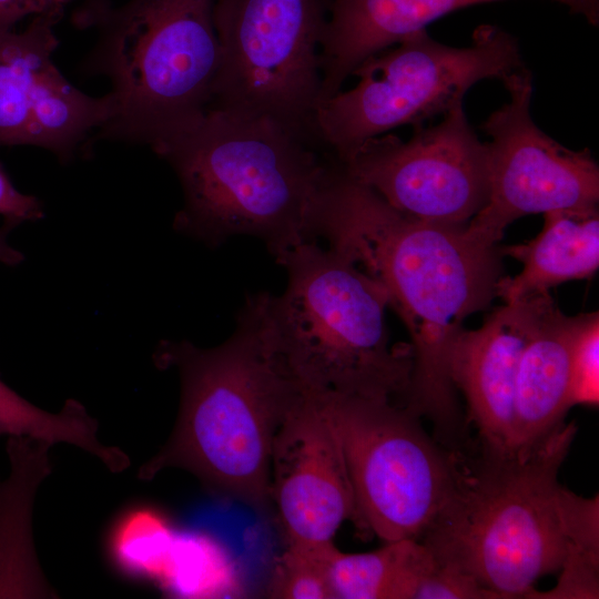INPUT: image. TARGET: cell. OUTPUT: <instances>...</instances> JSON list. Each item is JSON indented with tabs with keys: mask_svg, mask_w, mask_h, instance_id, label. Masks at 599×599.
Masks as SVG:
<instances>
[{
	"mask_svg": "<svg viewBox=\"0 0 599 599\" xmlns=\"http://www.w3.org/2000/svg\"><path fill=\"white\" fill-rule=\"evenodd\" d=\"M407 215L332 161L319 195L314 236L354 261L386 292L413 351L402 406L433 422L439 439L460 428L449 377L451 344L464 321L487 307L500 278V251L466 231Z\"/></svg>",
	"mask_w": 599,
	"mask_h": 599,
	"instance_id": "obj_1",
	"label": "cell"
},
{
	"mask_svg": "<svg viewBox=\"0 0 599 599\" xmlns=\"http://www.w3.org/2000/svg\"><path fill=\"white\" fill-rule=\"evenodd\" d=\"M267 294L247 297L219 346L158 345L155 364L179 370L181 404L170 439L141 467V479L177 467L214 493L265 508L274 438L302 393L277 351Z\"/></svg>",
	"mask_w": 599,
	"mask_h": 599,
	"instance_id": "obj_2",
	"label": "cell"
},
{
	"mask_svg": "<svg viewBox=\"0 0 599 599\" xmlns=\"http://www.w3.org/2000/svg\"><path fill=\"white\" fill-rule=\"evenodd\" d=\"M151 148L174 170L183 206L173 227L210 247L235 235L265 243L280 263L315 241L331 156L268 118L207 109Z\"/></svg>",
	"mask_w": 599,
	"mask_h": 599,
	"instance_id": "obj_3",
	"label": "cell"
},
{
	"mask_svg": "<svg viewBox=\"0 0 599 599\" xmlns=\"http://www.w3.org/2000/svg\"><path fill=\"white\" fill-rule=\"evenodd\" d=\"M576 432L562 422L525 449L481 444L475 459L455 450L453 491L419 541L495 599L531 598L575 540L580 496L558 474Z\"/></svg>",
	"mask_w": 599,
	"mask_h": 599,
	"instance_id": "obj_4",
	"label": "cell"
},
{
	"mask_svg": "<svg viewBox=\"0 0 599 599\" xmlns=\"http://www.w3.org/2000/svg\"><path fill=\"white\" fill-rule=\"evenodd\" d=\"M281 295L267 294L277 351L302 392L336 393L400 405L412 372L410 344L392 345L384 288L348 256L315 241L280 262Z\"/></svg>",
	"mask_w": 599,
	"mask_h": 599,
	"instance_id": "obj_5",
	"label": "cell"
},
{
	"mask_svg": "<svg viewBox=\"0 0 599 599\" xmlns=\"http://www.w3.org/2000/svg\"><path fill=\"white\" fill-rule=\"evenodd\" d=\"M215 0H92L79 14L99 30L85 67L108 77L112 114L99 136L150 146L204 113L220 64Z\"/></svg>",
	"mask_w": 599,
	"mask_h": 599,
	"instance_id": "obj_6",
	"label": "cell"
},
{
	"mask_svg": "<svg viewBox=\"0 0 599 599\" xmlns=\"http://www.w3.org/2000/svg\"><path fill=\"white\" fill-rule=\"evenodd\" d=\"M526 68L518 40L490 24L478 27L471 44L457 48L413 32L359 63L348 91L319 103L315 130L321 146L345 163L368 139L400 125L414 129L444 115L477 82H504Z\"/></svg>",
	"mask_w": 599,
	"mask_h": 599,
	"instance_id": "obj_7",
	"label": "cell"
},
{
	"mask_svg": "<svg viewBox=\"0 0 599 599\" xmlns=\"http://www.w3.org/2000/svg\"><path fill=\"white\" fill-rule=\"evenodd\" d=\"M332 0H215L220 64L207 109L273 120L322 149L319 51Z\"/></svg>",
	"mask_w": 599,
	"mask_h": 599,
	"instance_id": "obj_8",
	"label": "cell"
},
{
	"mask_svg": "<svg viewBox=\"0 0 599 599\" xmlns=\"http://www.w3.org/2000/svg\"><path fill=\"white\" fill-rule=\"evenodd\" d=\"M314 394L339 438L362 532L385 542L419 540L447 502L456 455L405 407L336 393Z\"/></svg>",
	"mask_w": 599,
	"mask_h": 599,
	"instance_id": "obj_9",
	"label": "cell"
},
{
	"mask_svg": "<svg viewBox=\"0 0 599 599\" xmlns=\"http://www.w3.org/2000/svg\"><path fill=\"white\" fill-rule=\"evenodd\" d=\"M502 83L509 101L481 124L490 138L488 200L465 227L486 246H497L505 229L521 216L592 207L599 201V166L590 151L561 145L534 122L530 70Z\"/></svg>",
	"mask_w": 599,
	"mask_h": 599,
	"instance_id": "obj_10",
	"label": "cell"
},
{
	"mask_svg": "<svg viewBox=\"0 0 599 599\" xmlns=\"http://www.w3.org/2000/svg\"><path fill=\"white\" fill-rule=\"evenodd\" d=\"M341 164V163H339ZM356 181L413 217L467 225L489 193V155L469 124L463 103L435 125L368 139L343 164Z\"/></svg>",
	"mask_w": 599,
	"mask_h": 599,
	"instance_id": "obj_11",
	"label": "cell"
},
{
	"mask_svg": "<svg viewBox=\"0 0 599 599\" xmlns=\"http://www.w3.org/2000/svg\"><path fill=\"white\" fill-rule=\"evenodd\" d=\"M270 498L287 544L331 542L345 520H355L343 448L314 394L302 392L276 432Z\"/></svg>",
	"mask_w": 599,
	"mask_h": 599,
	"instance_id": "obj_12",
	"label": "cell"
},
{
	"mask_svg": "<svg viewBox=\"0 0 599 599\" xmlns=\"http://www.w3.org/2000/svg\"><path fill=\"white\" fill-rule=\"evenodd\" d=\"M554 306L549 293L506 303L481 327H463L456 335L448 357L449 377L466 398L481 444L511 449L520 357Z\"/></svg>",
	"mask_w": 599,
	"mask_h": 599,
	"instance_id": "obj_13",
	"label": "cell"
},
{
	"mask_svg": "<svg viewBox=\"0 0 599 599\" xmlns=\"http://www.w3.org/2000/svg\"><path fill=\"white\" fill-rule=\"evenodd\" d=\"M491 1L498 0H332L319 51L321 102L369 55L457 9ZM552 1L598 27L599 0Z\"/></svg>",
	"mask_w": 599,
	"mask_h": 599,
	"instance_id": "obj_14",
	"label": "cell"
},
{
	"mask_svg": "<svg viewBox=\"0 0 599 599\" xmlns=\"http://www.w3.org/2000/svg\"><path fill=\"white\" fill-rule=\"evenodd\" d=\"M537 236L499 248L521 263L515 276L500 277L496 296L506 303L548 294L561 283L592 276L599 267L598 206L544 213Z\"/></svg>",
	"mask_w": 599,
	"mask_h": 599,
	"instance_id": "obj_15",
	"label": "cell"
},
{
	"mask_svg": "<svg viewBox=\"0 0 599 599\" xmlns=\"http://www.w3.org/2000/svg\"><path fill=\"white\" fill-rule=\"evenodd\" d=\"M576 316L556 305L525 347L517 373L511 449L531 447L565 418L569 406L570 348Z\"/></svg>",
	"mask_w": 599,
	"mask_h": 599,
	"instance_id": "obj_16",
	"label": "cell"
},
{
	"mask_svg": "<svg viewBox=\"0 0 599 599\" xmlns=\"http://www.w3.org/2000/svg\"><path fill=\"white\" fill-rule=\"evenodd\" d=\"M50 445L9 437V476L0 480V598L47 593L31 537V509L38 484L47 474Z\"/></svg>",
	"mask_w": 599,
	"mask_h": 599,
	"instance_id": "obj_17",
	"label": "cell"
},
{
	"mask_svg": "<svg viewBox=\"0 0 599 599\" xmlns=\"http://www.w3.org/2000/svg\"><path fill=\"white\" fill-rule=\"evenodd\" d=\"M59 18L37 16L26 30L0 35V146L27 145L40 79L58 47Z\"/></svg>",
	"mask_w": 599,
	"mask_h": 599,
	"instance_id": "obj_18",
	"label": "cell"
},
{
	"mask_svg": "<svg viewBox=\"0 0 599 599\" xmlns=\"http://www.w3.org/2000/svg\"><path fill=\"white\" fill-rule=\"evenodd\" d=\"M111 114L109 93L93 98L81 92L51 62L40 79L27 145L44 148L68 161L93 129L100 131L105 125Z\"/></svg>",
	"mask_w": 599,
	"mask_h": 599,
	"instance_id": "obj_19",
	"label": "cell"
},
{
	"mask_svg": "<svg viewBox=\"0 0 599 599\" xmlns=\"http://www.w3.org/2000/svg\"><path fill=\"white\" fill-rule=\"evenodd\" d=\"M98 424L75 399H68L58 414L45 412L7 386L0 379V435L24 437L48 445L68 443L100 458L114 473L130 465L116 447L101 444Z\"/></svg>",
	"mask_w": 599,
	"mask_h": 599,
	"instance_id": "obj_20",
	"label": "cell"
},
{
	"mask_svg": "<svg viewBox=\"0 0 599 599\" xmlns=\"http://www.w3.org/2000/svg\"><path fill=\"white\" fill-rule=\"evenodd\" d=\"M415 539L389 541L362 554L335 548L328 570L333 599H403Z\"/></svg>",
	"mask_w": 599,
	"mask_h": 599,
	"instance_id": "obj_21",
	"label": "cell"
},
{
	"mask_svg": "<svg viewBox=\"0 0 599 599\" xmlns=\"http://www.w3.org/2000/svg\"><path fill=\"white\" fill-rule=\"evenodd\" d=\"M163 583L179 595L191 597H221L237 591L230 559L216 542L204 536L175 535Z\"/></svg>",
	"mask_w": 599,
	"mask_h": 599,
	"instance_id": "obj_22",
	"label": "cell"
},
{
	"mask_svg": "<svg viewBox=\"0 0 599 599\" xmlns=\"http://www.w3.org/2000/svg\"><path fill=\"white\" fill-rule=\"evenodd\" d=\"M175 534L166 518L150 508L128 512L112 537V554L125 570L164 580Z\"/></svg>",
	"mask_w": 599,
	"mask_h": 599,
	"instance_id": "obj_23",
	"label": "cell"
},
{
	"mask_svg": "<svg viewBox=\"0 0 599 599\" xmlns=\"http://www.w3.org/2000/svg\"><path fill=\"white\" fill-rule=\"evenodd\" d=\"M336 546L287 544L276 560L267 593L280 599H333L329 585V562Z\"/></svg>",
	"mask_w": 599,
	"mask_h": 599,
	"instance_id": "obj_24",
	"label": "cell"
},
{
	"mask_svg": "<svg viewBox=\"0 0 599 599\" xmlns=\"http://www.w3.org/2000/svg\"><path fill=\"white\" fill-rule=\"evenodd\" d=\"M405 599H495V597L474 578L440 562L422 541H418Z\"/></svg>",
	"mask_w": 599,
	"mask_h": 599,
	"instance_id": "obj_25",
	"label": "cell"
},
{
	"mask_svg": "<svg viewBox=\"0 0 599 599\" xmlns=\"http://www.w3.org/2000/svg\"><path fill=\"white\" fill-rule=\"evenodd\" d=\"M599 403V315L576 316L570 348L569 406Z\"/></svg>",
	"mask_w": 599,
	"mask_h": 599,
	"instance_id": "obj_26",
	"label": "cell"
},
{
	"mask_svg": "<svg viewBox=\"0 0 599 599\" xmlns=\"http://www.w3.org/2000/svg\"><path fill=\"white\" fill-rule=\"evenodd\" d=\"M0 216L11 229L44 216L42 203L33 195L21 193L0 165Z\"/></svg>",
	"mask_w": 599,
	"mask_h": 599,
	"instance_id": "obj_27",
	"label": "cell"
},
{
	"mask_svg": "<svg viewBox=\"0 0 599 599\" xmlns=\"http://www.w3.org/2000/svg\"><path fill=\"white\" fill-rule=\"evenodd\" d=\"M72 0H0V35L29 16L59 14Z\"/></svg>",
	"mask_w": 599,
	"mask_h": 599,
	"instance_id": "obj_28",
	"label": "cell"
},
{
	"mask_svg": "<svg viewBox=\"0 0 599 599\" xmlns=\"http://www.w3.org/2000/svg\"><path fill=\"white\" fill-rule=\"evenodd\" d=\"M11 230L12 229L4 223L0 227V263L14 266L20 264L24 260V256L20 251L9 244L7 236Z\"/></svg>",
	"mask_w": 599,
	"mask_h": 599,
	"instance_id": "obj_29",
	"label": "cell"
}]
</instances>
